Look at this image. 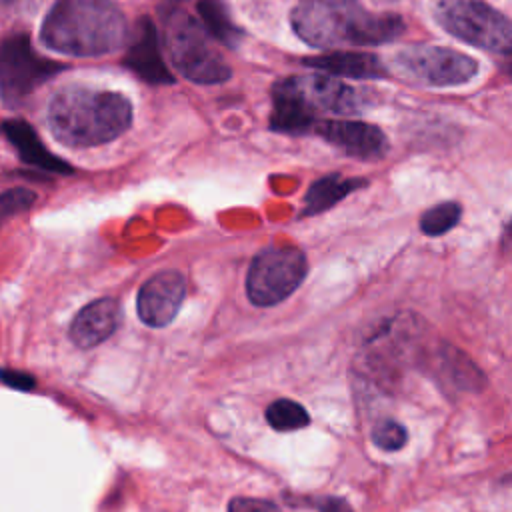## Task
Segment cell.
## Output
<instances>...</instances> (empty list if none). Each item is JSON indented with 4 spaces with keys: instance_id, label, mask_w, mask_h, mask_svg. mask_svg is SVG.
Listing matches in <instances>:
<instances>
[{
    "instance_id": "6da1fadb",
    "label": "cell",
    "mask_w": 512,
    "mask_h": 512,
    "mask_svg": "<svg viewBox=\"0 0 512 512\" xmlns=\"http://www.w3.org/2000/svg\"><path fill=\"white\" fill-rule=\"evenodd\" d=\"M290 22L294 32L316 48L376 46L404 32L398 14H376L358 0H300Z\"/></svg>"
},
{
    "instance_id": "7a4b0ae2",
    "label": "cell",
    "mask_w": 512,
    "mask_h": 512,
    "mask_svg": "<svg viewBox=\"0 0 512 512\" xmlns=\"http://www.w3.org/2000/svg\"><path fill=\"white\" fill-rule=\"evenodd\" d=\"M46 120L58 142L70 148L98 146L130 128L132 102L120 92L68 86L52 96Z\"/></svg>"
},
{
    "instance_id": "3957f363",
    "label": "cell",
    "mask_w": 512,
    "mask_h": 512,
    "mask_svg": "<svg viewBox=\"0 0 512 512\" xmlns=\"http://www.w3.org/2000/svg\"><path fill=\"white\" fill-rule=\"evenodd\" d=\"M40 38L54 52L94 58L122 48L128 24L110 0H56L42 22Z\"/></svg>"
},
{
    "instance_id": "277c9868",
    "label": "cell",
    "mask_w": 512,
    "mask_h": 512,
    "mask_svg": "<svg viewBox=\"0 0 512 512\" xmlns=\"http://www.w3.org/2000/svg\"><path fill=\"white\" fill-rule=\"evenodd\" d=\"M368 104L366 92L332 76H290L272 86L270 130L304 134L316 124L318 112L350 114Z\"/></svg>"
},
{
    "instance_id": "5b68a950",
    "label": "cell",
    "mask_w": 512,
    "mask_h": 512,
    "mask_svg": "<svg viewBox=\"0 0 512 512\" xmlns=\"http://www.w3.org/2000/svg\"><path fill=\"white\" fill-rule=\"evenodd\" d=\"M162 42L172 66L198 84H218L230 78L226 60L212 48L208 32L190 16L180 2H166L160 8Z\"/></svg>"
},
{
    "instance_id": "8992f818",
    "label": "cell",
    "mask_w": 512,
    "mask_h": 512,
    "mask_svg": "<svg viewBox=\"0 0 512 512\" xmlns=\"http://www.w3.org/2000/svg\"><path fill=\"white\" fill-rule=\"evenodd\" d=\"M434 18L446 32L472 46L500 54L510 52V20L482 0H440Z\"/></svg>"
},
{
    "instance_id": "52a82bcc",
    "label": "cell",
    "mask_w": 512,
    "mask_h": 512,
    "mask_svg": "<svg viewBox=\"0 0 512 512\" xmlns=\"http://www.w3.org/2000/svg\"><path fill=\"white\" fill-rule=\"evenodd\" d=\"M306 254L296 246H268L260 250L246 274V294L256 306L286 300L306 278Z\"/></svg>"
},
{
    "instance_id": "ba28073f",
    "label": "cell",
    "mask_w": 512,
    "mask_h": 512,
    "mask_svg": "<svg viewBox=\"0 0 512 512\" xmlns=\"http://www.w3.org/2000/svg\"><path fill=\"white\" fill-rule=\"evenodd\" d=\"M394 72L420 86H458L478 74V62L444 46H408L394 54Z\"/></svg>"
},
{
    "instance_id": "9c48e42d",
    "label": "cell",
    "mask_w": 512,
    "mask_h": 512,
    "mask_svg": "<svg viewBox=\"0 0 512 512\" xmlns=\"http://www.w3.org/2000/svg\"><path fill=\"white\" fill-rule=\"evenodd\" d=\"M62 68V64L36 54L26 34L6 38L0 44V96L4 104H20L36 86Z\"/></svg>"
},
{
    "instance_id": "30bf717a",
    "label": "cell",
    "mask_w": 512,
    "mask_h": 512,
    "mask_svg": "<svg viewBox=\"0 0 512 512\" xmlns=\"http://www.w3.org/2000/svg\"><path fill=\"white\" fill-rule=\"evenodd\" d=\"M184 296L186 280L178 270L156 272L138 290V316L152 328H164L176 318Z\"/></svg>"
},
{
    "instance_id": "8fae6325",
    "label": "cell",
    "mask_w": 512,
    "mask_h": 512,
    "mask_svg": "<svg viewBox=\"0 0 512 512\" xmlns=\"http://www.w3.org/2000/svg\"><path fill=\"white\" fill-rule=\"evenodd\" d=\"M312 132H316L320 138H324L346 156L360 160H378L388 150V140L384 132L368 122L316 120Z\"/></svg>"
},
{
    "instance_id": "7c38bea8",
    "label": "cell",
    "mask_w": 512,
    "mask_h": 512,
    "mask_svg": "<svg viewBox=\"0 0 512 512\" xmlns=\"http://www.w3.org/2000/svg\"><path fill=\"white\" fill-rule=\"evenodd\" d=\"M124 66L148 84L174 82V76L164 64V58L160 52L156 24L148 16H142L136 20V28L132 32V40L124 56Z\"/></svg>"
},
{
    "instance_id": "4fadbf2b",
    "label": "cell",
    "mask_w": 512,
    "mask_h": 512,
    "mask_svg": "<svg viewBox=\"0 0 512 512\" xmlns=\"http://www.w3.org/2000/svg\"><path fill=\"white\" fill-rule=\"evenodd\" d=\"M122 322V308L114 298L86 304L70 324V340L80 348H94L110 338Z\"/></svg>"
},
{
    "instance_id": "5bb4252c",
    "label": "cell",
    "mask_w": 512,
    "mask_h": 512,
    "mask_svg": "<svg viewBox=\"0 0 512 512\" xmlns=\"http://www.w3.org/2000/svg\"><path fill=\"white\" fill-rule=\"evenodd\" d=\"M4 132L8 140L18 150L20 158L26 164H32L40 170L56 172V174H70L72 168L58 156H54L38 138L34 128L24 120H8L4 122Z\"/></svg>"
},
{
    "instance_id": "9a60e30c",
    "label": "cell",
    "mask_w": 512,
    "mask_h": 512,
    "mask_svg": "<svg viewBox=\"0 0 512 512\" xmlns=\"http://www.w3.org/2000/svg\"><path fill=\"white\" fill-rule=\"evenodd\" d=\"M306 66L346 78H382L386 76L384 62L370 52H330L302 60Z\"/></svg>"
},
{
    "instance_id": "2e32d148",
    "label": "cell",
    "mask_w": 512,
    "mask_h": 512,
    "mask_svg": "<svg viewBox=\"0 0 512 512\" xmlns=\"http://www.w3.org/2000/svg\"><path fill=\"white\" fill-rule=\"evenodd\" d=\"M362 186H366V180L362 178H342L340 174H328L308 188L304 196L302 216H314L318 212H324Z\"/></svg>"
},
{
    "instance_id": "e0dca14e",
    "label": "cell",
    "mask_w": 512,
    "mask_h": 512,
    "mask_svg": "<svg viewBox=\"0 0 512 512\" xmlns=\"http://www.w3.org/2000/svg\"><path fill=\"white\" fill-rule=\"evenodd\" d=\"M202 28L220 44L228 48H236L242 40V30L234 24L228 8L220 0H200L196 6Z\"/></svg>"
},
{
    "instance_id": "ac0fdd59",
    "label": "cell",
    "mask_w": 512,
    "mask_h": 512,
    "mask_svg": "<svg viewBox=\"0 0 512 512\" xmlns=\"http://www.w3.org/2000/svg\"><path fill=\"white\" fill-rule=\"evenodd\" d=\"M266 420L278 432H292L308 426L310 414L302 404L290 398H278L266 408Z\"/></svg>"
},
{
    "instance_id": "d6986e66",
    "label": "cell",
    "mask_w": 512,
    "mask_h": 512,
    "mask_svg": "<svg viewBox=\"0 0 512 512\" xmlns=\"http://www.w3.org/2000/svg\"><path fill=\"white\" fill-rule=\"evenodd\" d=\"M462 216V208L458 202H442L428 208L420 218V230L426 236H442L452 230Z\"/></svg>"
},
{
    "instance_id": "ffe728a7",
    "label": "cell",
    "mask_w": 512,
    "mask_h": 512,
    "mask_svg": "<svg viewBox=\"0 0 512 512\" xmlns=\"http://www.w3.org/2000/svg\"><path fill=\"white\" fill-rule=\"evenodd\" d=\"M372 442L380 448V450H386V452H396L400 450L406 440H408V430L404 424H400L398 420H382L378 422L374 428H372Z\"/></svg>"
},
{
    "instance_id": "44dd1931",
    "label": "cell",
    "mask_w": 512,
    "mask_h": 512,
    "mask_svg": "<svg viewBox=\"0 0 512 512\" xmlns=\"http://www.w3.org/2000/svg\"><path fill=\"white\" fill-rule=\"evenodd\" d=\"M36 202V192L28 188H10L0 194V226L14 218L16 214H22L30 210V206Z\"/></svg>"
},
{
    "instance_id": "7402d4cb",
    "label": "cell",
    "mask_w": 512,
    "mask_h": 512,
    "mask_svg": "<svg viewBox=\"0 0 512 512\" xmlns=\"http://www.w3.org/2000/svg\"><path fill=\"white\" fill-rule=\"evenodd\" d=\"M228 512H280V508L264 498H250V496H240L232 498L228 504Z\"/></svg>"
},
{
    "instance_id": "603a6c76",
    "label": "cell",
    "mask_w": 512,
    "mask_h": 512,
    "mask_svg": "<svg viewBox=\"0 0 512 512\" xmlns=\"http://www.w3.org/2000/svg\"><path fill=\"white\" fill-rule=\"evenodd\" d=\"M0 382L8 384L10 388L24 390V392H28V390H32L36 386V382H34V378L30 374L20 372V370H10V368L0 370Z\"/></svg>"
},
{
    "instance_id": "cb8c5ba5",
    "label": "cell",
    "mask_w": 512,
    "mask_h": 512,
    "mask_svg": "<svg viewBox=\"0 0 512 512\" xmlns=\"http://www.w3.org/2000/svg\"><path fill=\"white\" fill-rule=\"evenodd\" d=\"M318 510H320V512H354L346 500L336 498V496L322 498L320 504H318Z\"/></svg>"
},
{
    "instance_id": "d4e9b609",
    "label": "cell",
    "mask_w": 512,
    "mask_h": 512,
    "mask_svg": "<svg viewBox=\"0 0 512 512\" xmlns=\"http://www.w3.org/2000/svg\"><path fill=\"white\" fill-rule=\"evenodd\" d=\"M4 2H16V0H4Z\"/></svg>"
}]
</instances>
